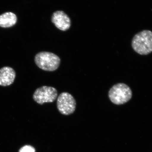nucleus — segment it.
<instances>
[{
  "instance_id": "1",
  "label": "nucleus",
  "mask_w": 152,
  "mask_h": 152,
  "mask_svg": "<svg viewBox=\"0 0 152 152\" xmlns=\"http://www.w3.org/2000/svg\"><path fill=\"white\" fill-rule=\"evenodd\" d=\"M133 50L141 55H147L152 52V32L144 30L134 36L132 42Z\"/></svg>"
},
{
  "instance_id": "5",
  "label": "nucleus",
  "mask_w": 152,
  "mask_h": 152,
  "mask_svg": "<svg viewBox=\"0 0 152 152\" xmlns=\"http://www.w3.org/2000/svg\"><path fill=\"white\" fill-rule=\"evenodd\" d=\"M58 96V91L52 87L43 86L38 88L33 94V97L36 102L40 105L45 103L54 102Z\"/></svg>"
},
{
  "instance_id": "2",
  "label": "nucleus",
  "mask_w": 152,
  "mask_h": 152,
  "mask_svg": "<svg viewBox=\"0 0 152 152\" xmlns=\"http://www.w3.org/2000/svg\"><path fill=\"white\" fill-rule=\"evenodd\" d=\"M35 63L38 67L48 72H53L59 67L61 59L56 55L48 52H41L36 55Z\"/></svg>"
},
{
  "instance_id": "6",
  "label": "nucleus",
  "mask_w": 152,
  "mask_h": 152,
  "mask_svg": "<svg viewBox=\"0 0 152 152\" xmlns=\"http://www.w3.org/2000/svg\"><path fill=\"white\" fill-rule=\"evenodd\" d=\"M51 21L56 27L61 31H66L70 28V19L63 11H58L54 13Z\"/></svg>"
},
{
  "instance_id": "3",
  "label": "nucleus",
  "mask_w": 152,
  "mask_h": 152,
  "mask_svg": "<svg viewBox=\"0 0 152 152\" xmlns=\"http://www.w3.org/2000/svg\"><path fill=\"white\" fill-rule=\"evenodd\" d=\"M110 100L116 105L126 103L132 99V92L130 87L123 83L114 85L109 91Z\"/></svg>"
},
{
  "instance_id": "7",
  "label": "nucleus",
  "mask_w": 152,
  "mask_h": 152,
  "mask_svg": "<svg viewBox=\"0 0 152 152\" xmlns=\"http://www.w3.org/2000/svg\"><path fill=\"white\" fill-rule=\"evenodd\" d=\"M15 77L16 72L12 68L5 66L0 69V86L4 87L10 86L14 83Z\"/></svg>"
},
{
  "instance_id": "4",
  "label": "nucleus",
  "mask_w": 152,
  "mask_h": 152,
  "mask_svg": "<svg viewBox=\"0 0 152 152\" xmlns=\"http://www.w3.org/2000/svg\"><path fill=\"white\" fill-rule=\"evenodd\" d=\"M57 107L61 114L69 115L73 113L75 110V99L71 94L67 92L62 93L57 99Z\"/></svg>"
},
{
  "instance_id": "9",
  "label": "nucleus",
  "mask_w": 152,
  "mask_h": 152,
  "mask_svg": "<svg viewBox=\"0 0 152 152\" xmlns=\"http://www.w3.org/2000/svg\"><path fill=\"white\" fill-rule=\"evenodd\" d=\"M19 152H35V149L31 146L26 145L21 148Z\"/></svg>"
},
{
  "instance_id": "8",
  "label": "nucleus",
  "mask_w": 152,
  "mask_h": 152,
  "mask_svg": "<svg viewBox=\"0 0 152 152\" xmlns=\"http://www.w3.org/2000/svg\"><path fill=\"white\" fill-rule=\"evenodd\" d=\"M17 16L13 13L7 12L0 15V27L8 28L13 26L17 22Z\"/></svg>"
}]
</instances>
